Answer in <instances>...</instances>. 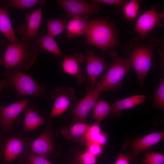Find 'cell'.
I'll return each mask as SVG.
<instances>
[{"label": "cell", "mask_w": 164, "mask_h": 164, "mask_svg": "<svg viewBox=\"0 0 164 164\" xmlns=\"http://www.w3.org/2000/svg\"><path fill=\"white\" fill-rule=\"evenodd\" d=\"M129 160L128 155L121 153L118 155L114 164H130Z\"/></svg>", "instance_id": "35"}, {"label": "cell", "mask_w": 164, "mask_h": 164, "mask_svg": "<svg viewBox=\"0 0 164 164\" xmlns=\"http://www.w3.org/2000/svg\"><path fill=\"white\" fill-rule=\"evenodd\" d=\"M38 53L29 43L19 39L17 43L7 45L2 58V64L6 69L24 71L34 64Z\"/></svg>", "instance_id": "3"}, {"label": "cell", "mask_w": 164, "mask_h": 164, "mask_svg": "<svg viewBox=\"0 0 164 164\" xmlns=\"http://www.w3.org/2000/svg\"><path fill=\"white\" fill-rule=\"evenodd\" d=\"M51 97L54 103L50 116L55 117L67 110L71 101L75 98V92L70 87H59L52 92Z\"/></svg>", "instance_id": "10"}, {"label": "cell", "mask_w": 164, "mask_h": 164, "mask_svg": "<svg viewBox=\"0 0 164 164\" xmlns=\"http://www.w3.org/2000/svg\"><path fill=\"white\" fill-rule=\"evenodd\" d=\"M100 3L116 6L118 8L119 11L122 10L124 4L126 2L123 0H96Z\"/></svg>", "instance_id": "32"}, {"label": "cell", "mask_w": 164, "mask_h": 164, "mask_svg": "<svg viewBox=\"0 0 164 164\" xmlns=\"http://www.w3.org/2000/svg\"><path fill=\"white\" fill-rule=\"evenodd\" d=\"M65 21L60 18L47 19V28L48 34L54 37L66 29Z\"/></svg>", "instance_id": "26"}, {"label": "cell", "mask_w": 164, "mask_h": 164, "mask_svg": "<svg viewBox=\"0 0 164 164\" xmlns=\"http://www.w3.org/2000/svg\"><path fill=\"white\" fill-rule=\"evenodd\" d=\"M154 106L158 109L164 108V80L162 77L155 92L153 101Z\"/></svg>", "instance_id": "28"}, {"label": "cell", "mask_w": 164, "mask_h": 164, "mask_svg": "<svg viewBox=\"0 0 164 164\" xmlns=\"http://www.w3.org/2000/svg\"><path fill=\"white\" fill-rule=\"evenodd\" d=\"M85 60V56L78 53L66 56L61 62L62 69L66 73L75 76L78 83H83L86 78L82 72L80 64Z\"/></svg>", "instance_id": "12"}, {"label": "cell", "mask_w": 164, "mask_h": 164, "mask_svg": "<svg viewBox=\"0 0 164 164\" xmlns=\"http://www.w3.org/2000/svg\"><path fill=\"white\" fill-rule=\"evenodd\" d=\"M140 0L127 1L123 5L121 10L125 18L128 21L134 19L139 12Z\"/></svg>", "instance_id": "24"}, {"label": "cell", "mask_w": 164, "mask_h": 164, "mask_svg": "<svg viewBox=\"0 0 164 164\" xmlns=\"http://www.w3.org/2000/svg\"><path fill=\"white\" fill-rule=\"evenodd\" d=\"M24 121L23 130L25 131H29L43 125L45 118L38 114L33 108L26 106L24 110Z\"/></svg>", "instance_id": "21"}, {"label": "cell", "mask_w": 164, "mask_h": 164, "mask_svg": "<svg viewBox=\"0 0 164 164\" xmlns=\"http://www.w3.org/2000/svg\"><path fill=\"white\" fill-rule=\"evenodd\" d=\"M42 6L25 15L26 23L19 26L18 32L22 40L30 43L39 36L38 30L42 18Z\"/></svg>", "instance_id": "8"}, {"label": "cell", "mask_w": 164, "mask_h": 164, "mask_svg": "<svg viewBox=\"0 0 164 164\" xmlns=\"http://www.w3.org/2000/svg\"><path fill=\"white\" fill-rule=\"evenodd\" d=\"M100 122L97 121L91 126H90L81 141L86 145L88 146L94 143L95 141L101 132L99 126Z\"/></svg>", "instance_id": "27"}, {"label": "cell", "mask_w": 164, "mask_h": 164, "mask_svg": "<svg viewBox=\"0 0 164 164\" xmlns=\"http://www.w3.org/2000/svg\"><path fill=\"white\" fill-rule=\"evenodd\" d=\"M101 90L95 87L92 91L87 92L86 95L73 108L72 114L73 119L84 123L87 117L98 101Z\"/></svg>", "instance_id": "11"}, {"label": "cell", "mask_w": 164, "mask_h": 164, "mask_svg": "<svg viewBox=\"0 0 164 164\" xmlns=\"http://www.w3.org/2000/svg\"><path fill=\"white\" fill-rule=\"evenodd\" d=\"M11 82L17 93L20 96H41L45 90L30 76L15 69H6Z\"/></svg>", "instance_id": "5"}, {"label": "cell", "mask_w": 164, "mask_h": 164, "mask_svg": "<svg viewBox=\"0 0 164 164\" xmlns=\"http://www.w3.org/2000/svg\"><path fill=\"white\" fill-rule=\"evenodd\" d=\"M146 39L139 36L133 38L124 50L135 71L141 89L144 88L145 79L152 66L153 50L160 43L154 38L146 42Z\"/></svg>", "instance_id": "1"}, {"label": "cell", "mask_w": 164, "mask_h": 164, "mask_svg": "<svg viewBox=\"0 0 164 164\" xmlns=\"http://www.w3.org/2000/svg\"><path fill=\"white\" fill-rule=\"evenodd\" d=\"M65 11L67 17L72 19L75 17L88 16L97 13L101 8L96 0L90 3L84 1L59 0L56 1Z\"/></svg>", "instance_id": "7"}, {"label": "cell", "mask_w": 164, "mask_h": 164, "mask_svg": "<svg viewBox=\"0 0 164 164\" xmlns=\"http://www.w3.org/2000/svg\"><path fill=\"white\" fill-rule=\"evenodd\" d=\"M5 41L4 40H2L0 41V47L4 44L5 43ZM0 64H2V58L1 57L0 55Z\"/></svg>", "instance_id": "37"}, {"label": "cell", "mask_w": 164, "mask_h": 164, "mask_svg": "<svg viewBox=\"0 0 164 164\" xmlns=\"http://www.w3.org/2000/svg\"><path fill=\"white\" fill-rule=\"evenodd\" d=\"M88 17H75L69 21L66 27L68 38L86 34L87 29Z\"/></svg>", "instance_id": "17"}, {"label": "cell", "mask_w": 164, "mask_h": 164, "mask_svg": "<svg viewBox=\"0 0 164 164\" xmlns=\"http://www.w3.org/2000/svg\"><path fill=\"white\" fill-rule=\"evenodd\" d=\"M33 47L38 53L45 50L59 56H63L54 37L48 33L37 37Z\"/></svg>", "instance_id": "16"}, {"label": "cell", "mask_w": 164, "mask_h": 164, "mask_svg": "<svg viewBox=\"0 0 164 164\" xmlns=\"http://www.w3.org/2000/svg\"><path fill=\"white\" fill-rule=\"evenodd\" d=\"M6 7L0 6V32L2 33L11 43L18 42V39L10 20Z\"/></svg>", "instance_id": "18"}, {"label": "cell", "mask_w": 164, "mask_h": 164, "mask_svg": "<svg viewBox=\"0 0 164 164\" xmlns=\"http://www.w3.org/2000/svg\"><path fill=\"white\" fill-rule=\"evenodd\" d=\"M93 118L100 122L111 113V105L103 100L98 101L93 108Z\"/></svg>", "instance_id": "23"}, {"label": "cell", "mask_w": 164, "mask_h": 164, "mask_svg": "<svg viewBox=\"0 0 164 164\" xmlns=\"http://www.w3.org/2000/svg\"><path fill=\"white\" fill-rule=\"evenodd\" d=\"M26 161L28 164H53L46 158L30 152L27 155Z\"/></svg>", "instance_id": "30"}, {"label": "cell", "mask_w": 164, "mask_h": 164, "mask_svg": "<svg viewBox=\"0 0 164 164\" xmlns=\"http://www.w3.org/2000/svg\"><path fill=\"white\" fill-rule=\"evenodd\" d=\"M4 73L5 76L4 78L0 81V92L4 87H9L12 86L8 74L6 70Z\"/></svg>", "instance_id": "34"}, {"label": "cell", "mask_w": 164, "mask_h": 164, "mask_svg": "<svg viewBox=\"0 0 164 164\" xmlns=\"http://www.w3.org/2000/svg\"><path fill=\"white\" fill-rule=\"evenodd\" d=\"M88 146V151L96 156L101 155L103 150L101 145L96 143H94Z\"/></svg>", "instance_id": "33"}, {"label": "cell", "mask_w": 164, "mask_h": 164, "mask_svg": "<svg viewBox=\"0 0 164 164\" xmlns=\"http://www.w3.org/2000/svg\"><path fill=\"white\" fill-rule=\"evenodd\" d=\"M107 140L108 138L106 134L104 132H101L96 139L94 143H97L102 146L107 143Z\"/></svg>", "instance_id": "36"}, {"label": "cell", "mask_w": 164, "mask_h": 164, "mask_svg": "<svg viewBox=\"0 0 164 164\" xmlns=\"http://www.w3.org/2000/svg\"><path fill=\"white\" fill-rule=\"evenodd\" d=\"M89 126L82 122L75 124L70 128L64 126L62 129L61 134L67 140L81 141Z\"/></svg>", "instance_id": "22"}, {"label": "cell", "mask_w": 164, "mask_h": 164, "mask_svg": "<svg viewBox=\"0 0 164 164\" xmlns=\"http://www.w3.org/2000/svg\"><path fill=\"white\" fill-rule=\"evenodd\" d=\"M30 99H24L9 106H0V124L4 128L10 127L16 120L17 116L24 111Z\"/></svg>", "instance_id": "14"}, {"label": "cell", "mask_w": 164, "mask_h": 164, "mask_svg": "<svg viewBox=\"0 0 164 164\" xmlns=\"http://www.w3.org/2000/svg\"><path fill=\"white\" fill-rule=\"evenodd\" d=\"M164 138L163 132H156L135 140L131 145V152L128 155L133 159L148 148L159 142Z\"/></svg>", "instance_id": "13"}, {"label": "cell", "mask_w": 164, "mask_h": 164, "mask_svg": "<svg viewBox=\"0 0 164 164\" xmlns=\"http://www.w3.org/2000/svg\"><path fill=\"white\" fill-rule=\"evenodd\" d=\"M159 7V4H154L137 19L134 30L138 33L140 38L146 39L154 28L162 26V21L164 18V13L158 12Z\"/></svg>", "instance_id": "6"}, {"label": "cell", "mask_w": 164, "mask_h": 164, "mask_svg": "<svg viewBox=\"0 0 164 164\" xmlns=\"http://www.w3.org/2000/svg\"><path fill=\"white\" fill-rule=\"evenodd\" d=\"M47 1L45 0H9L6 2V7H14L23 10L31 8L39 5H43Z\"/></svg>", "instance_id": "25"}, {"label": "cell", "mask_w": 164, "mask_h": 164, "mask_svg": "<svg viewBox=\"0 0 164 164\" xmlns=\"http://www.w3.org/2000/svg\"><path fill=\"white\" fill-rule=\"evenodd\" d=\"M51 136L50 131H45L30 144L29 149V151L46 158L53 148Z\"/></svg>", "instance_id": "15"}, {"label": "cell", "mask_w": 164, "mask_h": 164, "mask_svg": "<svg viewBox=\"0 0 164 164\" xmlns=\"http://www.w3.org/2000/svg\"><path fill=\"white\" fill-rule=\"evenodd\" d=\"M109 54L113 60L112 63L95 87L101 91L113 92L121 87L123 78L132 66L127 57L119 56L115 50H110Z\"/></svg>", "instance_id": "4"}, {"label": "cell", "mask_w": 164, "mask_h": 164, "mask_svg": "<svg viewBox=\"0 0 164 164\" xmlns=\"http://www.w3.org/2000/svg\"><path fill=\"white\" fill-rule=\"evenodd\" d=\"M85 34L86 44L97 48L102 54L113 47H122L118 42L119 35L116 27L113 23L104 19L88 21Z\"/></svg>", "instance_id": "2"}, {"label": "cell", "mask_w": 164, "mask_h": 164, "mask_svg": "<svg viewBox=\"0 0 164 164\" xmlns=\"http://www.w3.org/2000/svg\"><path fill=\"white\" fill-rule=\"evenodd\" d=\"M80 159L82 164H96L97 161L96 156L88 150L81 154Z\"/></svg>", "instance_id": "31"}, {"label": "cell", "mask_w": 164, "mask_h": 164, "mask_svg": "<svg viewBox=\"0 0 164 164\" xmlns=\"http://www.w3.org/2000/svg\"><path fill=\"white\" fill-rule=\"evenodd\" d=\"M143 164H164V155L152 151L147 152L142 160Z\"/></svg>", "instance_id": "29"}, {"label": "cell", "mask_w": 164, "mask_h": 164, "mask_svg": "<svg viewBox=\"0 0 164 164\" xmlns=\"http://www.w3.org/2000/svg\"><path fill=\"white\" fill-rule=\"evenodd\" d=\"M146 96L135 95L117 101L111 105V113L113 115L119 114L123 110L135 107L143 102Z\"/></svg>", "instance_id": "19"}, {"label": "cell", "mask_w": 164, "mask_h": 164, "mask_svg": "<svg viewBox=\"0 0 164 164\" xmlns=\"http://www.w3.org/2000/svg\"><path fill=\"white\" fill-rule=\"evenodd\" d=\"M85 58L87 62L88 84L86 89L87 92L94 89L97 79L108 67L103 57L98 56L92 50L87 51Z\"/></svg>", "instance_id": "9"}, {"label": "cell", "mask_w": 164, "mask_h": 164, "mask_svg": "<svg viewBox=\"0 0 164 164\" xmlns=\"http://www.w3.org/2000/svg\"><path fill=\"white\" fill-rule=\"evenodd\" d=\"M25 142L18 138L14 137L7 142L5 148L4 160L12 162L25 147Z\"/></svg>", "instance_id": "20"}]
</instances>
